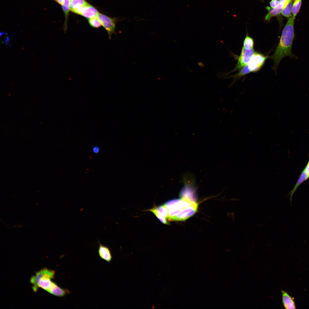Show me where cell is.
Returning a JSON list of instances; mask_svg holds the SVG:
<instances>
[{
	"label": "cell",
	"mask_w": 309,
	"mask_h": 309,
	"mask_svg": "<svg viewBox=\"0 0 309 309\" xmlns=\"http://www.w3.org/2000/svg\"><path fill=\"white\" fill-rule=\"evenodd\" d=\"M267 58L260 53L255 52L249 62L240 70L238 73L233 75V78L235 80L238 79L250 72L258 71L263 66Z\"/></svg>",
	"instance_id": "cell-3"
},
{
	"label": "cell",
	"mask_w": 309,
	"mask_h": 309,
	"mask_svg": "<svg viewBox=\"0 0 309 309\" xmlns=\"http://www.w3.org/2000/svg\"><path fill=\"white\" fill-rule=\"evenodd\" d=\"M198 207L197 203L185 207L172 219L171 221H184L191 217L196 212Z\"/></svg>",
	"instance_id": "cell-6"
},
{
	"label": "cell",
	"mask_w": 309,
	"mask_h": 309,
	"mask_svg": "<svg viewBox=\"0 0 309 309\" xmlns=\"http://www.w3.org/2000/svg\"><path fill=\"white\" fill-rule=\"evenodd\" d=\"M148 211L153 212L159 220L164 218H168V210L164 204L159 206H155L148 210Z\"/></svg>",
	"instance_id": "cell-12"
},
{
	"label": "cell",
	"mask_w": 309,
	"mask_h": 309,
	"mask_svg": "<svg viewBox=\"0 0 309 309\" xmlns=\"http://www.w3.org/2000/svg\"><path fill=\"white\" fill-rule=\"evenodd\" d=\"M88 4L85 0H72L70 2V9L80 15L83 8Z\"/></svg>",
	"instance_id": "cell-9"
},
{
	"label": "cell",
	"mask_w": 309,
	"mask_h": 309,
	"mask_svg": "<svg viewBox=\"0 0 309 309\" xmlns=\"http://www.w3.org/2000/svg\"><path fill=\"white\" fill-rule=\"evenodd\" d=\"M309 178V176L303 170L301 173L294 187V188L289 193V199L291 204H292V196L297 188L303 182L307 180Z\"/></svg>",
	"instance_id": "cell-14"
},
{
	"label": "cell",
	"mask_w": 309,
	"mask_h": 309,
	"mask_svg": "<svg viewBox=\"0 0 309 309\" xmlns=\"http://www.w3.org/2000/svg\"><path fill=\"white\" fill-rule=\"evenodd\" d=\"M254 42L253 39L247 34L244 41L243 47L248 49L253 48Z\"/></svg>",
	"instance_id": "cell-19"
},
{
	"label": "cell",
	"mask_w": 309,
	"mask_h": 309,
	"mask_svg": "<svg viewBox=\"0 0 309 309\" xmlns=\"http://www.w3.org/2000/svg\"><path fill=\"white\" fill-rule=\"evenodd\" d=\"M295 17L292 14L288 18L283 29L279 43L272 58L274 61L273 69L276 70L281 60L284 57H289L296 59L297 57L292 51V47L295 38L294 22Z\"/></svg>",
	"instance_id": "cell-1"
},
{
	"label": "cell",
	"mask_w": 309,
	"mask_h": 309,
	"mask_svg": "<svg viewBox=\"0 0 309 309\" xmlns=\"http://www.w3.org/2000/svg\"><path fill=\"white\" fill-rule=\"evenodd\" d=\"M304 170L309 176V160Z\"/></svg>",
	"instance_id": "cell-22"
},
{
	"label": "cell",
	"mask_w": 309,
	"mask_h": 309,
	"mask_svg": "<svg viewBox=\"0 0 309 309\" xmlns=\"http://www.w3.org/2000/svg\"><path fill=\"white\" fill-rule=\"evenodd\" d=\"M97 18L100 21L102 25L107 31L109 38L111 39L112 34L115 33L116 21V19L100 13L98 16Z\"/></svg>",
	"instance_id": "cell-5"
},
{
	"label": "cell",
	"mask_w": 309,
	"mask_h": 309,
	"mask_svg": "<svg viewBox=\"0 0 309 309\" xmlns=\"http://www.w3.org/2000/svg\"><path fill=\"white\" fill-rule=\"evenodd\" d=\"M98 251L99 256L102 259L108 262H110L112 259V256L109 248L102 244L99 241Z\"/></svg>",
	"instance_id": "cell-11"
},
{
	"label": "cell",
	"mask_w": 309,
	"mask_h": 309,
	"mask_svg": "<svg viewBox=\"0 0 309 309\" xmlns=\"http://www.w3.org/2000/svg\"><path fill=\"white\" fill-rule=\"evenodd\" d=\"M255 53L253 48L246 49L243 47L235 67L231 72L240 70L246 66L250 61Z\"/></svg>",
	"instance_id": "cell-4"
},
{
	"label": "cell",
	"mask_w": 309,
	"mask_h": 309,
	"mask_svg": "<svg viewBox=\"0 0 309 309\" xmlns=\"http://www.w3.org/2000/svg\"><path fill=\"white\" fill-rule=\"evenodd\" d=\"M280 1L279 0H271L269 2L270 6L272 8H275L279 4Z\"/></svg>",
	"instance_id": "cell-21"
},
{
	"label": "cell",
	"mask_w": 309,
	"mask_h": 309,
	"mask_svg": "<svg viewBox=\"0 0 309 309\" xmlns=\"http://www.w3.org/2000/svg\"><path fill=\"white\" fill-rule=\"evenodd\" d=\"M280 3L279 5L275 8H272L269 6H266V9L268 11V13L266 15L265 20L269 21L272 17L280 15L282 11L286 5L292 0H279Z\"/></svg>",
	"instance_id": "cell-7"
},
{
	"label": "cell",
	"mask_w": 309,
	"mask_h": 309,
	"mask_svg": "<svg viewBox=\"0 0 309 309\" xmlns=\"http://www.w3.org/2000/svg\"><path fill=\"white\" fill-rule=\"evenodd\" d=\"M282 302L284 306L286 309H296V306L294 298L286 292L282 290Z\"/></svg>",
	"instance_id": "cell-10"
},
{
	"label": "cell",
	"mask_w": 309,
	"mask_h": 309,
	"mask_svg": "<svg viewBox=\"0 0 309 309\" xmlns=\"http://www.w3.org/2000/svg\"><path fill=\"white\" fill-rule=\"evenodd\" d=\"M180 195L181 198H187L191 201L197 202L196 197L194 191L188 187H186L183 188Z\"/></svg>",
	"instance_id": "cell-15"
},
{
	"label": "cell",
	"mask_w": 309,
	"mask_h": 309,
	"mask_svg": "<svg viewBox=\"0 0 309 309\" xmlns=\"http://www.w3.org/2000/svg\"><path fill=\"white\" fill-rule=\"evenodd\" d=\"M99 150V148L97 147H94L93 148V152L95 153H97L98 152Z\"/></svg>",
	"instance_id": "cell-23"
},
{
	"label": "cell",
	"mask_w": 309,
	"mask_h": 309,
	"mask_svg": "<svg viewBox=\"0 0 309 309\" xmlns=\"http://www.w3.org/2000/svg\"><path fill=\"white\" fill-rule=\"evenodd\" d=\"M99 13L96 8L88 4L83 8L80 15L89 19L97 17Z\"/></svg>",
	"instance_id": "cell-13"
},
{
	"label": "cell",
	"mask_w": 309,
	"mask_h": 309,
	"mask_svg": "<svg viewBox=\"0 0 309 309\" xmlns=\"http://www.w3.org/2000/svg\"><path fill=\"white\" fill-rule=\"evenodd\" d=\"M294 0L289 2L284 8L281 13L284 17L289 18L292 15L293 4Z\"/></svg>",
	"instance_id": "cell-17"
},
{
	"label": "cell",
	"mask_w": 309,
	"mask_h": 309,
	"mask_svg": "<svg viewBox=\"0 0 309 309\" xmlns=\"http://www.w3.org/2000/svg\"></svg>",
	"instance_id": "cell-25"
},
{
	"label": "cell",
	"mask_w": 309,
	"mask_h": 309,
	"mask_svg": "<svg viewBox=\"0 0 309 309\" xmlns=\"http://www.w3.org/2000/svg\"><path fill=\"white\" fill-rule=\"evenodd\" d=\"M55 271L46 268L36 272L30 280V282L33 285V291L36 292L40 288L47 291L52 284V280L55 278Z\"/></svg>",
	"instance_id": "cell-2"
},
{
	"label": "cell",
	"mask_w": 309,
	"mask_h": 309,
	"mask_svg": "<svg viewBox=\"0 0 309 309\" xmlns=\"http://www.w3.org/2000/svg\"><path fill=\"white\" fill-rule=\"evenodd\" d=\"M55 1L61 5H62L64 1V0H55Z\"/></svg>",
	"instance_id": "cell-24"
},
{
	"label": "cell",
	"mask_w": 309,
	"mask_h": 309,
	"mask_svg": "<svg viewBox=\"0 0 309 309\" xmlns=\"http://www.w3.org/2000/svg\"><path fill=\"white\" fill-rule=\"evenodd\" d=\"M46 291L54 295L59 297H64L70 293L68 290L61 288L53 282Z\"/></svg>",
	"instance_id": "cell-8"
},
{
	"label": "cell",
	"mask_w": 309,
	"mask_h": 309,
	"mask_svg": "<svg viewBox=\"0 0 309 309\" xmlns=\"http://www.w3.org/2000/svg\"><path fill=\"white\" fill-rule=\"evenodd\" d=\"M88 22L90 25L94 28H98L102 25L100 21L96 17L89 19Z\"/></svg>",
	"instance_id": "cell-20"
},
{
	"label": "cell",
	"mask_w": 309,
	"mask_h": 309,
	"mask_svg": "<svg viewBox=\"0 0 309 309\" xmlns=\"http://www.w3.org/2000/svg\"></svg>",
	"instance_id": "cell-26"
},
{
	"label": "cell",
	"mask_w": 309,
	"mask_h": 309,
	"mask_svg": "<svg viewBox=\"0 0 309 309\" xmlns=\"http://www.w3.org/2000/svg\"><path fill=\"white\" fill-rule=\"evenodd\" d=\"M70 2L69 0H64L63 3L62 5V8L64 12L66 17L64 27V30L65 32H66L67 29L66 21L67 20L69 11L70 9Z\"/></svg>",
	"instance_id": "cell-16"
},
{
	"label": "cell",
	"mask_w": 309,
	"mask_h": 309,
	"mask_svg": "<svg viewBox=\"0 0 309 309\" xmlns=\"http://www.w3.org/2000/svg\"><path fill=\"white\" fill-rule=\"evenodd\" d=\"M302 0H294L293 4L292 14L295 17L300 9Z\"/></svg>",
	"instance_id": "cell-18"
}]
</instances>
